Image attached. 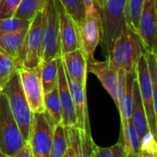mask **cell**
I'll list each match as a JSON object with an SVG mask.
<instances>
[{"mask_svg": "<svg viewBox=\"0 0 157 157\" xmlns=\"http://www.w3.org/2000/svg\"><path fill=\"white\" fill-rule=\"evenodd\" d=\"M143 54L144 50L137 33L127 27L115 41L106 58L117 71L122 69L127 73H135Z\"/></svg>", "mask_w": 157, "mask_h": 157, "instance_id": "6da1fadb", "label": "cell"}, {"mask_svg": "<svg viewBox=\"0 0 157 157\" xmlns=\"http://www.w3.org/2000/svg\"><path fill=\"white\" fill-rule=\"evenodd\" d=\"M128 0H105L100 9L102 44L105 57L121 33L127 29L126 10Z\"/></svg>", "mask_w": 157, "mask_h": 157, "instance_id": "7a4b0ae2", "label": "cell"}, {"mask_svg": "<svg viewBox=\"0 0 157 157\" xmlns=\"http://www.w3.org/2000/svg\"><path fill=\"white\" fill-rule=\"evenodd\" d=\"M2 92L8 99L11 113L20 128L22 138L28 142L33 125V112L23 92L18 72L9 81Z\"/></svg>", "mask_w": 157, "mask_h": 157, "instance_id": "3957f363", "label": "cell"}, {"mask_svg": "<svg viewBox=\"0 0 157 157\" xmlns=\"http://www.w3.org/2000/svg\"><path fill=\"white\" fill-rule=\"evenodd\" d=\"M26 141L11 113L5 94L0 92V149L9 157L23 148Z\"/></svg>", "mask_w": 157, "mask_h": 157, "instance_id": "277c9868", "label": "cell"}, {"mask_svg": "<svg viewBox=\"0 0 157 157\" xmlns=\"http://www.w3.org/2000/svg\"><path fill=\"white\" fill-rule=\"evenodd\" d=\"M56 122L45 112L33 113L29 143L33 157H49Z\"/></svg>", "mask_w": 157, "mask_h": 157, "instance_id": "5b68a950", "label": "cell"}, {"mask_svg": "<svg viewBox=\"0 0 157 157\" xmlns=\"http://www.w3.org/2000/svg\"><path fill=\"white\" fill-rule=\"evenodd\" d=\"M44 55V15L39 11L31 21L30 27L26 33L23 53L22 67H38L43 61Z\"/></svg>", "mask_w": 157, "mask_h": 157, "instance_id": "8992f818", "label": "cell"}, {"mask_svg": "<svg viewBox=\"0 0 157 157\" xmlns=\"http://www.w3.org/2000/svg\"><path fill=\"white\" fill-rule=\"evenodd\" d=\"M44 15V55L43 61L61 56L59 21L56 0H46Z\"/></svg>", "mask_w": 157, "mask_h": 157, "instance_id": "52a82bcc", "label": "cell"}, {"mask_svg": "<svg viewBox=\"0 0 157 157\" xmlns=\"http://www.w3.org/2000/svg\"><path fill=\"white\" fill-rule=\"evenodd\" d=\"M137 34L144 53L157 56V0H144Z\"/></svg>", "mask_w": 157, "mask_h": 157, "instance_id": "ba28073f", "label": "cell"}, {"mask_svg": "<svg viewBox=\"0 0 157 157\" xmlns=\"http://www.w3.org/2000/svg\"><path fill=\"white\" fill-rule=\"evenodd\" d=\"M21 83L33 113L45 112L44 106V92L41 81L40 66L34 68L22 67L18 69Z\"/></svg>", "mask_w": 157, "mask_h": 157, "instance_id": "9c48e42d", "label": "cell"}, {"mask_svg": "<svg viewBox=\"0 0 157 157\" xmlns=\"http://www.w3.org/2000/svg\"><path fill=\"white\" fill-rule=\"evenodd\" d=\"M136 78L138 81L141 101L145 110V114L148 120L150 132L157 140V129L153 109V97H152V86L151 81V75L149 70L148 61L145 53L140 57L136 68Z\"/></svg>", "mask_w": 157, "mask_h": 157, "instance_id": "30bf717a", "label": "cell"}, {"mask_svg": "<svg viewBox=\"0 0 157 157\" xmlns=\"http://www.w3.org/2000/svg\"><path fill=\"white\" fill-rule=\"evenodd\" d=\"M81 49L87 57L88 63L94 61V52L102 39L101 16H86L78 25Z\"/></svg>", "mask_w": 157, "mask_h": 157, "instance_id": "8fae6325", "label": "cell"}, {"mask_svg": "<svg viewBox=\"0 0 157 157\" xmlns=\"http://www.w3.org/2000/svg\"><path fill=\"white\" fill-rule=\"evenodd\" d=\"M58 21H59V40L61 56L81 48L78 37V26L73 19L65 11L60 3L56 0Z\"/></svg>", "mask_w": 157, "mask_h": 157, "instance_id": "7c38bea8", "label": "cell"}, {"mask_svg": "<svg viewBox=\"0 0 157 157\" xmlns=\"http://www.w3.org/2000/svg\"><path fill=\"white\" fill-rule=\"evenodd\" d=\"M57 90L61 105V124L64 127L77 126V117L71 93L67 80L66 71L61 59L58 57V81Z\"/></svg>", "mask_w": 157, "mask_h": 157, "instance_id": "4fadbf2b", "label": "cell"}, {"mask_svg": "<svg viewBox=\"0 0 157 157\" xmlns=\"http://www.w3.org/2000/svg\"><path fill=\"white\" fill-rule=\"evenodd\" d=\"M118 74L117 88V109L120 115L121 127L125 126L131 117L132 98H133V82L136 78L135 73H127L120 69Z\"/></svg>", "mask_w": 157, "mask_h": 157, "instance_id": "5bb4252c", "label": "cell"}, {"mask_svg": "<svg viewBox=\"0 0 157 157\" xmlns=\"http://www.w3.org/2000/svg\"><path fill=\"white\" fill-rule=\"evenodd\" d=\"M93 73L100 81L103 87L106 90L109 95L117 105V88H118V74L105 58L104 61L94 59L88 63V73Z\"/></svg>", "mask_w": 157, "mask_h": 157, "instance_id": "9a60e30c", "label": "cell"}, {"mask_svg": "<svg viewBox=\"0 0 157 157\" xmlns=\"http://www.w3.org/2000/svg\"><path fill=\"white\" fill-rule=\"evenodd\" d=\"M66 73L78 83L86 87L88 60L81 48L61 56Z\"/></svg>", "mask_w": 157, "mask_h": 157, "instance_id": "2e32d148", "label": "cell"}, {"mask_svg": "<svg viewBox=\"0 0 157 157\" xmlns=\"http://www.w3.org/2000/svg\"><path fill=\"white\" fill-rule=\"evenodd\" d=\"M67 80L68 82L69 90L71 93L73 104L75 106L76 117H77V127L80 129L90 130V118L87 105V96H86V87L78 83L73 78H71L67 73Z\"/></svg>", "mask_w": 157, "mask_h": 157, "instance_id": "e0dca14e", "label": "cell"}, {"mask_svg": "<svg viewBox=\"0 0 157 157\" xmlns=\"http://www.w3.org/2000/svg\"><path fill=\"white\" fill-rule=\"evenodd\" d=\"M27 31L17 33L0 32V47L12 56L19 68L22 67L23 44Z\"/></svg>", "mask_w": 157, "mask_h": 157, "instance_id": "ac0fdd59", "label": "cell"}, {"mask_svg": "<svg viewBox=\"0 0 157 157\" xmlns=\"http://www.w3.org/2000/svg\"><path fill=\"white\" fill-rule=\"evenodd\" d=\"M130 119L140 139L148 132H150L148 120L141 101V96L140 93L137 78H135L133 82V98H132V110H131Z\"/></svg>", "mask_w": 157, "mask_h": 157, "instance_id": "d6986e66", "label": "cell"}, {"mask_svg": "<svg viewBox=\"0 0 157 157\" xmlns=\"http://www.w3.org/2000/svg\"><path fill=\"white\" fill-rule=\"evenodd\" d=\"M40 74L44 94L57 87L58 57L42 61L40 64Z\"/></svg>", "mask_w": 157, "mask_h": 157, "instance_id": "ffe728a7", "label": "cell"}, {"mask_svg": "<svg viewBox=\"0 0 157 157\" xmlns=\"http://www.w3.org/2000/svg\"><path fill=\"white\" fill-rule=\"evenodd\" d=\"M18 66L10 55L0 47V92L18 72Z\"/></svg>", "mask_w": 157, "mask_h": 157, "instance_id": "44dd1931", "label": "cell"}, {"mask_svg": "<svg viewBox=\"0 0 157 157\" xmlns=\"http://www.w3.org/2000/svg\"><path fill=\"white\" fill-rule=\"evenodd\" d=\"M144 6V0H128L126 10V21L127 27L138 32L139 24Z\"/></svg>", "mask_w": 157, "mask_h": 157, "instance_id": "7402d4cb", "label": "cell"}, {"mask_svg": "<svg viewBox=\"0 0 157 157\" xmlns=\"http://www.w3.org/2000/svg\"><path fill=\"white\" fill-rule=\"evenodd\" d=\"M44 101L45 111L54 119L56 124H61V105L57 87L45 93Z\"/></svg>", "mask_w": 157, "mask_h": 157, "instance_id": "603a6c76", "label": "cell"}, {"mask_svg": "<svg viewBox=\"0 0 157 157\" xmlns=\"http://www.w3.org/2000/svg\"><path fill=\"white\" fill-rule=\"evenodd\" d=\"M45 2L46 0H21L15 16L32 21L39 11L43 10Z\"/></svg>", "mask_w": 157, "mask_h": 157, "instance_id": "cb8c5ba5", "label": "cell"}, {"mask_svg": "<svg viewBox=\"0 0 157 157\" xmlns=\"http://www.w3.org/2000/svg\"><path fill=\"white\" fill-rule=\"evenodd\" d=\"M67 147L65 127L62 124H57L54 129L53 142L49 157H63Z\"/></svg>", "mask_w": 157, "mask_h": 157, "instance_id": "d4e9b609", "label": "cell"}, {"mask_svg": "<svg viewBox=\"0 0 157 157\" xmlns=\"http://www.w3.org/2000/svg\"><path fill=\"white\" fill-rule=\"evenodd\" d=\"M57 1L78 26L84 21L86 13L82 0H57Z\"/></svg>", "mask_w": 157, "mask_h": 157, "instance_id": "484cf974", "label": "cell"}, {"mask_svg": "<svg viewBox=\"0 0 157 157\" xmlns=\"http://www.w3.org/2000/svg\"><path fill=\"white\" fill-rule=\"evenodd\" d=\"M30 24H31V21L21 19L16 16L0 19V32L17 33V32L27 31L30 27Z\"/></svg>", "mask_w": 157, "mask_h": 157, "instance_id": "4316f807", "label": "cell"}, {"mask_svg": "<svg viewBox=\"0 0 157 157\" xmlns=\"http://www.w3.org/2000/svg\"><path fill=\"white\" fill-rule=\"evenodd\" d=\"M94 157H127V152L122 138L120 137L118 142L111 147L104 148L95 144L94 150Z\"/></svg>", "mask_w": 157, "mask_h": 157, "instance_id": "83f0119b", "label": "cell"}, {"mask_svg": "<svg viewBox=\"0 0 157 157\" xmlns=\"http://www.w3.org/2000/svg\"><path fill=\"white\" fill-rule=\"evenodd\" d=\"M149 70L151 75V81L152 86V97H153V109H154V117H155V123H156V129H157V59L156 56L145 53Z\"/></svg>", "mask_w": 157, "mask_h": 157, "instance_id": "f1b7e54d", "label": "cell"}, {"mask_svg": "<svg viewBox=\"0 0 157 157\" xmlns=\"http://www.w3.org/2000/svg\"><path fill=\"white\" fill-rule=\"evenodd\" d=\"M81 130V148L78 157H94V150L95 143L93 140L91 129Z\"/></svg>", "mask_w": 157, "mask_h": 157, "instance_id": "f546056e", "label": "cell"}, {"mask_svg": "<svg viewBox=\"0 0 157 157\" xmlns=\"http://www.w3.org/2000/svg\"><path fill=\"white\" fill-rule=\"evenodd\" d=\"M21 0H1L0 2V19L15 16Z\"/></svg>", "mask_w": 157, "mask_h": 157, "instance_id": "4dcf8cb0", "label": "cell"}, {"mask_svg": "<svg viewBox=\"0 0 157 157\" xmlns=\"http://www.w3.org/2000/svg\"><path fill=\"white\" fill-rule=\"evenodd\" d=\"M140 151H145L149 152H157V140L154 136L148 132L141 138V146Z\"/></svg>", "mask_w": 157, "mask_h": 157, "instance_id": "1f68e13d", "label": "cell"}, {"mask_svg": "<svg viewBox=\"0 0 157 157\" xmlns=\"http://www.w3.org/2000/svg\"><path fill=\"white\" fill-rule=\"evenodd\" d=\"M86 16H98L100 10L97 6L96 0H82Z\"/></svg>", "mask_w": 157, "mask_h": 157, "instance_id": "d6a6232c", "label": "cell"}, {"mask_svg": "<svg viewBox=\"0 0 157 157\" xmlns=\"http://www.w3.org/2000/svg\"><path fill=\"white\" fill-rule=\"evenodd\" d=\"M12 157H33V152H32V150H31L30 143L29 142H26V144L23 146V148L21 150H20Z\"/></svg>", "mask_w": 157, "mask_h": 157, "instance_id": "836d02e7", "label": "cell"}, {"mask_svg": "<svg viewBox=\"0 0 157 157\" xmlns=\"http://www.w3.org/2000/svg\"><path fill=\"white\" fill-rule=\"evenodd\" d=\"M67 150H66L63 157H77V154H76L75 150H74L73 146L71 145V143L68 142L67 140Z\"/></svg>", "mask_w": 157, "mask_h": 157, "instance_id": "e575fe53", "label": "cell"}, {"mask_svg": "<svg viewBox=\"0 0 157 157\" xmlns=\"http://www.w3.org/2000/svg\"><path fill=\"white\" fill-rule=\"evenodd\" d=\"M139 157H157V152H149L145 151H140Z\"/></svg>", "mask_w": 157, "mask_h": 157, "instance_id": "d590c367", "label": "cell"}, {"mask_svg": "<svg viewBox=\"0 0 157 157\" xmlns=\"http://www.w3.org/2000/svg\"><path fill=\"white\" fill-rule=\"evenodd\" d=\"M105 1V0H96V3H97V6H98L99 10L103 7V5H104Z\"/></svg>", "mask_w": 157, "mask_h": 157, "instance_id": "8d00e7d4", "label": "cell"}, {"mask_svg": "<svg viewBox=\"0 0 157 157\" xmlns=\"http://www.w3.org/2000/svg\"><path fill=\"white\" fill-rule=\"evenodd\" d=\"M127 157H139V155L133 151H130V152H128L127 153Z\"/></svg>", "mask_w": 157, "mask_h": 157, "instance_id": "74e56055", "label": "cell"}, {"mask_svg": "<svg viewBox=\"0 0 157 157\" xmlns=\"http://www.w3.org/2000/svg\"><path fill=\"white\" fill-rule=\"evenodd\" d=\"M0 157H9L7 154H5L4 152H3V151L0 149Z\"/></svg>", "mask_w": 157, "mask_h": 157, "instance_id": "f35d334b", "label": "cell"}, {"mask_svg": "<svg viewBox=\"0 0 157 157\" xmlns=\"http://www.w3.org/2000/svg\"><path fill=\"white\" fill-rule=\"evenodd\" d=\"M156 56V58H157V56Z\"/></svg>", "mask_w": 157, "mask_h": 157, "instance_id": "ab89813d", "label": "cell"}, {"mask_svg": "<svg viewBox=\"0 0 157 157\" xmlns=\"http://www.w3.org/2000/svg\"><path fill=\"white\" fill-rule=\"evenodd\" d=\"M0 2H1V0H0Z\"/></svg>", "mask_w": 157, "mask_h": 157, "instance_id": "60d3db41", "label": "cell"}, {"mask_svg": "<svg viewBox=\"0 0 157 157\" xmlns=\"http://www.w3.org/2000/svg\"><path fill=\"white\" fill-rule=\"evenodd\" d=\"M156 59H157V58H156Z\"/></svg>", "mask_w": 157, "mask_h": 157, "instance_id": "b9f144b4", "label": "cell"}]
</instances>
